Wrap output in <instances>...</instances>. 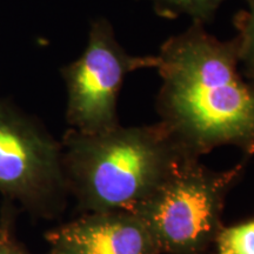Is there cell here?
Returning <instances> with one entry per match:
<instances>
[{
  "label": "cell",
  "mask_w": 254,
  "mask_h": 254,
  "mask_svg": "<svg viewBox=\"0 0 254 254\" xmlns=\"http://www.w3.org/2000/svg\"><path fill=\"white\" fill-rule=\"evenodd\" d=\"M62 144L68 194L84 213L134 212L190 158L161 123L97 133L68 128Z\"/></svg>",
  "instance_id": "2"
},
{
  "label": "cell",
  "mask_w": 254,
  "mask_h": 254,
  "mask_svg": "<svg viewBox=\"0 0 254 254\" xmlns=\"http://www.w3.org/2000/svg\"><path fill=\"white\" fill-rule=\"evenodd\" d=\"M0 194L32 217L53 219L68 198L62 144L36 118L0 98Z\"/></svg>",
  "instance_id": "4"
},
{
  "label": "cell",
  "mask_w": 254,
  "mask_h": 254,
  "mask_svg": "<svg viewBox=\"0 0 254 254\" xmlns=\"http://www.w3.org/2000/svg\"><path fill=\"white\" fill-rule=\"evenodd\" d=\"M159 15L176 19L179 15L192 18L193 23L201 25L213 20L218 8L225 0H148Z\"/></svg>",
  "instance_id": "7"
},
{
  "label": "cell",
  "mask_w": 254,
  "mask_h": 254,
  "mask_svg": "<svg viewBox=\"0 0 254 254\" xmlns=\"http://www.w3.org/2000/svg\"><path fill=\"white\" fill-rule=\"evenodd\" d=\"M250 82H251V81H250ZM252 84H253V85H254V81H253V82H252Z\"/></svg>",
  "instance_id": "12"
},
{
  "label": "cell",
  "mask_w": 254,
  "mask_h": 254,
  "mask_svg": "<svg viewBox=\"0 0 254 254\" xmlns=\"http://www.w3.org/2000/svg\"><path fill=\"white\" fill-rule=\"evenodd\" d=\"M247 9L238 12L233 23L237 30L238 56L247 80L254 81V0H246Z\"/></svg>",
  "instance_id": "8"
},
{
  "label": "cell",
  "mask_w": 254,
  "mask_h": 254,
  "mask_svg": "<svg viewBox=\"0 0 254 254\" xmlns=\"http://www.w3.org/2000/svg\"><path fill=\"white\" fill-rule=\"evenodd\" d=\"M159 123L184 153L200 159L221 146L254 155V85L239 71L236 37L221 41L192 23L159 51Z\"/></svg>",
  "instance_id": "1"
},
{
  "label": "cell",
  "mask_w": 254,
  "mask_h": 254,
  "mask_svg": "<svg viewBox=\"0 0 254 254\" xmlns=\"http://www.w3.org/2000/svg\"><path fill=\"white\" fill-rule=\"evenodd\" d=\"M251 157L225 171L187 159L135 209L161 254H206L224 226L225 201Z\"/></svg>",
  "instance_id": "3"
},
{
  "label": "cell",
  "mask_w": 254,
  "mask_h": 254,
  "mask_svg": "<svg viewBox=\"0 0 254 254\" xmlns=\"http://www.w3.org/2000/svg\"><path fill=\"white\" fill-rule=\"evenodd\" d=\"M158 56H133L124 49L106 18L92 21L84 52L60 69L67 103L69 128L84 133L107 131L120 125L118 99L127 75L157 68Z\"/></svg>",
  "instance_id": "5"
},
{
  "label": "cell",
  "mask_w": 254,
  "mask_h": 254,
  "mask_svg": "<svg viewBox=\"0 0 254 254\" xmlns=\"http://www.w3.org/2000/svg\"><path fill=\"white\" fill-rule=\"evenodd\" d=\"M15 207L12 202L5 201L0 213V254H33L17 237Z\"/></svg>",
  "instance_id": "10"
},
{
  "label": "cell",
  "mask_w": 254,
  "mask_h": 254,
  "mask_svg": "<svg viewBox=\"0 0 254 254\" xmlns=\"http://www.w3.org/2000/svg\"><path fill=\"white\" fill-rule=\"evenodd\" d=\"M45 254H72V253L60 246H51L49 252H46Z\"/></svg>",
  "instance_id": "11"
},
{
  "label": "cell",
  "mask_w": 254,
  "mask_h": 254,
  "mask_svg": "<svg viewBox=\"0 0 254 254\" xmlns=\"http://www.w3.org/2000/svg\"><path fill=\"white\" fill-rule=\"evenodd\" d=\"M50 246L72 254H161L145 222L132 212H92L45 233Z\"/></svg>",
  "instance_id": "6"
},
{
  "label": "cell",
  "mask_w": 254,
  "mask_h": 254,
  "mask_svg": "<svg viewBox=\"0 0 254 254\" xmlns=\"http://www.w3.org/2000/svg\"><path fill=\"white\" fill-rule=\"evenodd\" d=\"M213 246L214 254H254V218L222 226Z\"/></svg>",
  "instance_id": "9"
}]
</instances>
